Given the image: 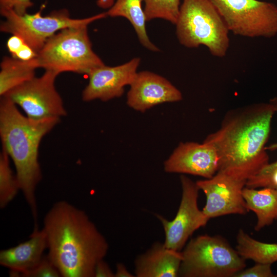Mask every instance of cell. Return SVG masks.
<instances>
[{"label": "cell", "instance_id": "14", "mask_svg": "<svg viewBox=\"0 0 277 277\" xmlns=\"http://www.w3.org/2000/svg\"><path fill=\"white\" fill-rule=\"evenodd\" d=\"M183 99L179 89L164 77L149 71L137 72L130 85L127 104L132 109L144 112L164 103Z\"/></svg>", "mask_w": 277, "mask_h": 277}, {"label": "cell", "instance_id": "3", "mask_svg": "<svg viewBox=\"0 0 277 277\" xmlns=\"http://www.w3.org/2000/svg\"><path fill=\"white\" fill-rule=\"evenodd\" d=\"M61 118L33 120L23 115L16 105L6 96L0 102V136L2 149L11 159L20 190L37 224L36 189L42 175L38 149L43 137Z\"/></svg>", "mask_w": 277, "mask_h": 277}, {"label": "cell", "instance_id": "8", "mask_svg": "<svg viewBox=\"0 0 277 277\" xmlns=\"http://www.w3.org/2000/svg\"><path fill=\"white\" fill-rule=\"evenodd\" d=\"M229 31L243 37L277 35V5L259 0H211Z\"/></svg>", "mask_w": 277, "mask_h": 277}, {"label": "cell", "instance_id": "2", "mask_svg": "<svg viewBox=\"0 0 277 277\" xmlns=\"http://www.w3.org/2000/svg\"><path fill=\"white\" fill-rule=\"evenodd\" d=\"M47 255L63 277H94L108 243L84 210L66 201L55 203L43 220Z\"/></svg>", "mask_w": 277, "mask_h": 277}, {"label": "cell", "instance_id": "12", "mask_svg": "<svg viewBox=\"0 0 277 277\" xmlns=\"http://www.w3.org/2000/svg\"><path fill=\"white\" fill-rule=\"evenodd\" d=\"M140 62L139 57H134L118 66L105 65L92 69L87 74L89 81L82 92L83 100L107 102L121 96L125 87L130 86L134 80Z\"/></svg>", "mask_w": 277, "mask_h": 277}, {"label": "cell", "instance_id": "10", "mask_svg": "<svg viewBox=\"0 0 277 277\" xmlns=\"http://www.w3.org/2000/svg\"><path fill=\"white\" fill-rule=\"evenodd\" d=\"M182 197L174 218L171 221L156 214L165 233L164 244L168 248L181 251L192 234L206 225L210 220L197 204L200 190L196 182L184 175L180 176Z\"/></svg>", "mask_w": 277, "mask_h": 277}, {"label": "cell", "instance_id": "23", "mask_svg": "<svg viewBox=\"0 0 277 277\" xmlns=\"http://www.w3.org/2000/svg\"><path fill=\"white\" fill-rule=\"evenodd\" d=\"M268 164L259 173L249 178L245 186L254 189L269 187L277 189V166L272 167Z\"/></svg>", "mask_w": 277, "mask_h": 277}, {"label": "cell", "instance_id": "7", "mask_svg": "<svg viewBox=\"0 0 277 277\" xmlns=\"http://www.w3.org/2000/svg\"><path fill=\"white\" fill-rule=\"evenodd\" d=\"M0 12L5 18L1 23V31L21 37L37 53L50 37L60 30L88 26L107 16L105 12L87 18H73L65 9L53 11L43 16L41 10L34 14L26 13L22 15L16 14L11 9L0 8Z\"/></svg>", "mask_w": 277, "mask_h": 277}, {"label": "cell", "instance_id": "11", "mask_svg": "<svg viewBox=\"0 0 277 277\" xmlns=\"http://www.w3.org/2000/svg\"><path fill=\"white\" fill-rule=\"evenodd\" d=\"M246 182L220 171L210 179L196 181L206 197L202 209L204 214L209 219L228 214H246L249 210L242 192Z\"/></svg>", "mask_w": 277, "mask_h": 277}, {"label": "cell", "instance_id": "5", "mask_svg": "<svg viewBox=\"0 0 277 277\" xmlns=\"http://www.w3.org/2000/svg\"><path fill=\"white\" fill-rule=\"evenodd\" d=\"M88 26L65 28L50 37L37 52L39 68L58 74H87L92 69L105 65L92 49Z\"/></svg>", "mask_w": 277, "mask_h": 277}, {"label": "cell", "instance_id": "31", "mask_svg": "<svg viewBox=\"0 0 277 277\" xmlns=\"http://www.w3.org/2000/svg\"><path fill=\"white\" fill-rule=\"evenodd\" d=\"M115 0H97V5L102 8H110L114 4Z\"/></svg>", "mask_w": 277, "mask_h": 277}, {"label": "cell", "instance_id": "1", "mask_svg": "<svg viewBox=\"0 0 277 277\" xmlns=\"http://www.w3.org/2000/svg\"><path fill=\"white\" fill-rule=\"evenodd\" d=\"M275 113L269 102L252 104L226 113L220 128L204 140L216 150L218 171L247 181L269 164L265 145Z\"/></svg>", "mask_w": 277, "mask_h": 277}, {"label": "cell", "instance_id": "15", "mask_svg": "<svg viewBox=\"0 0 277 277\" xmlns=\"http://www.w3.org/2000/svg\"><path fill=\"white\" fill-rule=\"evenodd\" d=\"M47 248L43 229L34 227L30 238L14 247L0 251V264L10 270L11 276H21L34 268L44 257Z\"/></svg>", "mask_w": 277, "mask_h": 277}, {"label": "cell", "instance_id": "19", "mask_svg": "<svg viewBox=\"0 0 277 277\" xmlns=\"http://www.w3.org/2000/svg\"><path fill=\"white\" fill-rule=\"evenodd\" d=\"M37 68H39L36 57L22 61L12 56L4 57L1 63V96L35 77Z\"/></svg>", "mask_w": 277, "mask_h": 277}, {"label": "cell", "instance_id": "28", "mask_svg": "<svg viewBox=\"0 0 277 277\" xmlns=\"http://www.w3.org/2000/svg\"><path fill=\"white\" fill-rule=\"evenodd\" d=\"M94 277H114V272L103 259L95 267Z\"/></svg>", "mask_w": 277, "mask_h": 277}, {"label": "cell", "instance_id": "18", "mask_svg": "<svg viewBox=\"0 0 277 277\" xmlns=\"http://www.w3.org/2000/svg\"><path fill=\"white\" fill-rule=\"evenodd\" d=\"M144 0H115L106 12L110 17H123L127 19L133 27L141 44L153 52L160 51L159 48L150 40L146 28L147 22L142 8Z\"/></svg>", "mask_w": 277, "mask_h": 277}, {"label": "cell", "instance_id": "20", "mask_svg": "<svg viewBox=\"0 0 277 277\" xmlns=\"http://www.w3.org/2000/svg\"><path fill=\"white\" fill-rule=\"evenodd\" d=\"M236 244V251L245 260L269 264L277 261V244L257 241L243 229L238 232Z\"/></svg>", "mask_w": 277, "mask_h": 277}, {"label": "cell", "instance_id": "24", "mask_svg": "<svg viewBox=\"0 0 277 277\" xmlns=\"http://www.w3.org/2000/svg\"><path fill=\"white\" fill-rule=\"evenodd\" d=\"M59 276H61L60 272L47 255H44L41 262L34 268L22 276V277Z\"/></svg>", "mask_w": 277, "mask_h": 277}, {"label": "cell", "instance_id": "22", "mask_svg": "<svg viewBox=\"0 0 277 277\" xmlns=\"http://www.w3.org/2000/svg\"><path fill=\"white\" fill-rule=\"evenodd\" d=\"M147 22L161 18L175 25L179 15L181 0H144Z\"/></svg>", "mask_w": 277, "mask_h": 277}, {"label": "cell", "instance_id": "29", "mask_svg": "<svg viewBox=\"0 0 277 277\" xmlns=\"http://www.w3.org/2000/svg\"><path fill=\"white\" fill-rule=\"evenodd\" d=\"M129 271L126 266L122 263H117L116 265L115 271L114 272V277H135Z\"/></svg>", "mask_w": 277, "mask_h": 277}, {"label": "cell", "instance_id": "4", "mask_svg": "<svg viewBox=\"0 0 277 277\" xmlns=\"http://www.w3.org/2000/svg\"><path fill=\"white\" fill-rule=\"evenodd\" d=\"M181 45L204 46L215 57L225 56L230 46L229 30L211 0H182L176 24Z\"/></svg>", "mask_w": 277, "mask_h": 277}, {"label": "cell", "instance_id": "25", "mask_svg": "<svg viewBox=\"0 0 277 277\" xmlns=\"http://www.w3.org/2000/svg\"><path fill=\"white\" fill-rule=\"evenodd\" d=\"M271 264L256 263L253 266L236 273L233 277H275L271 268Z\"/></svg>", "mask_w": 277, "mask_h": 277}, {"label": "cell", "instance_id": "27", "mask_svg": "<svg viewBox=\"0 0 277 277\" xmlns=\"http://www.w3.org/2000/svg\"><path fill=\"white\" fill-rule=\"evenodd\" d=\"M25 43L26 42L21 37L16 35H12L7 40L6 44L11 56L14 57Z\"/></svg>", "mask_w": 277, "mask_h": 277}, {"label": "cell", "instance_id": "30", "mask_svg": "<svg viewBox=\"0 0 277 277\" xmlns=\"http://www.w3.org/2000/svg\"><path fill=\"white\" fill-rule=\"evenodd\" d=\"M269 102L273 106L275 112L277 113V96H275L272 98H271ZM266 150H270L271 151L276 150L277 149V143L273 144L271 145H270L269 146L266 147ZM270 166H277V161L275 162L272 163H269L268 164Z\"/></svg>", "mask_w": 277, "mask_h": 277}, {"label": "cell", "instance_id": "16", "mask_svg": "<svg viewBox=\"0 0 277 277\" xmlns=\"http://www.w3.org/2000/svg\"><path fill=\"white\" fill-rule=\"evenodd\" d=\"M182 260L181 251L156 242L135 258L134 275L136 277H177Z\"/></svg>", "mask_w": 277, "mask_h": 277}, {"label": "cell", "instance_id": "26", "mask_svg": "<svg viewBox=\"0 0 277 277\" xmlns=\"http://www.w3.org/2000/svg\"><path fill=\"white\" fill-rule=\"evenodd\" d=\"M33 5L31 0H0V8L11 9L20 15L26 13Z\"/></svg>", "mask_w": 277, "mask_h": 277}, {"label": "cell", "instance_id": "9", "mask_svg": "<svg viewBox=\"0 0 277 277\" xmlns=\"http://www.w3.org/2000/svg\"><path fill=\"white\" fill-rule=\"evenodd\" d=\"M58 75L54 71L45 70L40 77H34L4 96L19 106L30 119L61 118L67 115V112L55 86Z\"/></svg>", "mask_w": 277, "mask_h": 277}, {"label": "cell", "instance_id": "13", "mask_svg": "<svg viewBox=\"0 0 277 277\" xmlns=\"http://www.w3.org/2000/svg\"><path fill=\"white\" fill-rule=\"evenodd\" d=\"M164 169L167 173L210 179L218 171L219 157L214 147L208 143L181 142L164 162Z\"/></svg>", "mask_w": 277, "mask_h": 277}, {"label": "cell", "instance_id": "6", "mask_svg": "<svg viewBox=\"0 0 277 277\" xmlns=\"http://www.w3.org/2000/svg\"><path fill=\"white\" fill-rule=\"evenodd\" d=\"M179 276L233 277L245 260L221 236L207 234L191 239L181 251Z\"/></svg>", "mask_w": 277, "mask_h": 277}, {"label": "cell", "instance_id": "21", "mask_svg": "<svg viewBox=\"0 0 277 277\" xmlns=\"http://www.w3.org/2000/svg\"><path fill=\"white\" fill-rule=\"evenodd\" d=\"M9 156L2 149L0 154V207L5 208L16 196L20 187L10 167Z\"/></svg>", "mask_w": 277, "mask_h": 277}, {"label": "cell", "instance_id": "17", "mask_svg": "<svg viewBox=\"0 0 277 277\" xmlns=\"http://www.w3.org/2000/svg\"><path fill=\"white\" fill-rule=\"evenodd\" d=\"M242 194L248 209L256 215L255 231L271 225L277 219L276 189L264 187L256 189L245 186Z\"/></svg>", "mask_w": 277, "mask_h": 277}]
</instances>
